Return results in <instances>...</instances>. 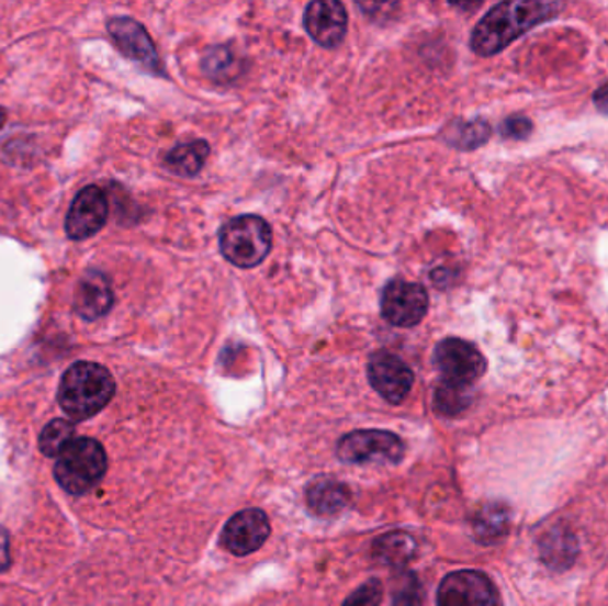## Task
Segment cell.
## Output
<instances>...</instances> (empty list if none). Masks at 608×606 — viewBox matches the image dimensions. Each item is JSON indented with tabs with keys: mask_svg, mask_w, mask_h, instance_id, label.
<instances>
[{
	"mask_svg": "<svg viewBox=\"0 0 608 606\" xmlns=\"http://www.w3.org/2000/svg\"><path fill=\"white\" fill-rule=\"evenodd\" d=\"M306 504L317 516H335L351 504V491L337 479L318 476L306 487Z\"/></svg>",
	"mask_w": 608,
	"mask_h": 606,
	"instance_id": "cell-15",
	"label": "cell"
},
{
	"mask_svg": "<svg viewBox=\"0 0 608 606\" xmlns=\"http://www.w3.org/2000/svg\"><path fill=\"white\" fill-rule=\"evenodd\" d=\"M436 369L441 383L470 390L486 372V358L477 347L461 338H444L435 349Z\"/></svg>",
	"mask_w": 608,
	"mask_h": 606,
	"instance_id": "cell-6",
	"label": "cell"
},
{
	"mask_svg": "<svg viewBox=\"0 0 608 606\" xmlns=\"http://www.w3.org/2000/svg\"><path fill=\"white\" fill-rule=\"evenodd\" d=\"M532 128L533 125L529 117H507L506 122L502 123V136L507 139H527L532 134Z\"/></svg>",
	"mask_w": 608,
	"mask_h": 606,
	"instance_id": "cell-26",
	"label": "cell"
},
{
	"mask_svg": "<svg viewBox=\"0 0 608 606\" xmlns=\"http://www.w3.org/2000/svg\"><path fill=\"white\" fill-rule=\"evenodd\" d=\"M346 5L338 0H315L304 11V29L317 45L338 47L347 34Z\"/></svg>",
	"mask_w": 608,
	"mask_h": 606,
	"instance_id": "cell-12",
	"label": "cell"
},
{
	"mask_svg": "<svg viewBox=\"0 0 608 606\" xmlns=\"http://www.w3.org/2000/svg\"><path fill=\"white\" fill-rule=\"evenodd\" d=\"M559 10L561 4L539 0H516L496 4L487 11L477 27L473 29L470 40L472 50L482 57L495 56L530 29L555 16Z\"/></svg>",
	"mask_w": 608,
	"mask_h": 606,
	"instance_id": "cell-1",
	"label": "cell"
},
{
	"mask_svg": "<svg viewBox=\"0 0 608 606\" xmlns=\"http://www.w3.org/2000/svg\"><path fill=\"white\" fill-rule=\"evenodd\" d=\"M429 312V295L420 283L392 280L381 295V313L384 321L395 327H415Z\"/></svg>",
	"mask_w": 608,
	"mask_h": 606,
	"instance_id": "cell-8",
	"label": "cell"
},
{
	"mask_svg": "<svg viewBox=\"0 0 608 606\" xmlns=\"http://www.w3.org/2000/svg\"><path fill=\"white\" fill-rule=\"evenodd\" d=\"M211 155V146L206 141H192L174 146L166 155V168L178 177H196L205 166L206 157Z\"/></svg>",
	"mask_w": 608,
	"mask_h": 606,
	"instance_id": "cell-18",
	"label": "cell"
},
{
	"mask_svg": "<svg viewBox=\"0 0 608 606\" xmlns=\"http://www.w3.org/2000/svg\"><path fill=\"white\" fill-rule=\"evenodd\" d=\"M76 439V425L68 420H52L40 434V450L47 458H59Z\"/></svg>",
	"mask_w": 608,
	"mask_h": 606,
	"instance_id": "cell-21",
	"label": "cell"
},
{
	"mask_svg": "<svg viewBox=\"0 0 608 606\" xmlns=\"http://www.w3.org/2000/svg\"><path fill=\"white\" fill-rule=\"evenodd\" d=\"M472 396L470 390L463 388L449 386V384L440 383L436 388L435 407L438 413L444 416H458L470 406Z\"/></svg>",
	"mask_w": 608,
	"mask_h": 606,
	"instance_id": "cell-23",
	"label": "cell"
},
{
	"mask_svg": "<svg viewBox=\"0 0 608 606\" xmlns=\"http://www.w3.org/2000/svg\"><path fill=\"white\" fill-rule=\"evenodd\" d=\"M114 295L108 276L100 271H88L80 278L76 290L77 313L85 321H97L113 308Z\"/></svg>",
	"mask_w": 608,
	"mask_h": 606,
	"instance_id": "cell-14",
	"label": "cell"
},
{
	"mask_svg": "<svg viewBox=\"0 0 608 606\" xmlns=\"http://www.w3.org/2000/svg\"><path fill=\"white\" fill-rule=\"evenodd\" d=\"M417 550V541L409 534L390 532L375 539L372 557L380 564L403 568L415 557Z\"/></svg>",
	"mask_w": 608,
	"mask_h": 606,
	"instance_id": "cell-17",
	"label": "cell"
},
{
	"mask_svg": "<svg viewBox=\"0 0 608 606\" xmlns=\"http://www.w3.org/2000/svg\"><path fill=\"white\" fill-rule=\"evenodd\" d=\"M108 471V453L97 439L76 438L57 458L54 475L70 495H85L97 487Z\"/></svg>",
	"mask_w": 608,
	"mask_h": 606,
	"instance_id": "cell-3",
	"label": "cell"
},
{
	"mask_svg": "<svg viewBox=\"0 0 608 606\" xmlns=\"http://www.w3.org/2000/svg\"><path fill=\"white\" fill-rule=\"evenodd\" d=\"M539 551L544 564L550 565L552 570L562 571L573 564L578 548L573 534L567 532L566 528L555 527L541 539Z\"/></svg>",
	"mask_w": 608,
	"mask_h": 606,
	"instance_id": "cell-19",
	"label": "cell"
},
{
	"mask_svg": "<svg viewBox=\"0 0 608 606\" xmlns=\"http://www.w3.org/2000/svg\"><path fill=\"white\" fill-rule=\"evenodd\" d=\"M109 217V201L99 186H88L77 194L66 215V235L85 240L99 234Z\"/></svg>",
	"mask_w": 608,
	"mask_h": 606,
	"instance_id": "cell-11",
	"label": "cell"
},
{
	"mask_svg": "<svg viewBox=\"0 0 608 606\" xmlns=\"http://www.w3.org/2000/svg\"><path fill=\"white\" fill-rule=\"evenodd\" d=\"M271 248L272 229L260 215H239L221 228V252L239 269L260 266Z\"/></svg>",
	"mask_w": 608,
	"mask_h": 606,
	"instance_id": "cell-4",
	"label": "cell"
},
{
	"mask_svg": "<svg viewBox=\"0 0 608 606\" xmlns=\"http://www.w3.org/2000/svg\"><path fill=\"white\" fill-rule=\"evenodd\" d=\"M203 68H205L206 75L217 82L234 79L235 74L239 70L234 52L228 47H214L206 52Z\"/></svg>",
	"mask_w": 608,
	"mask_h": 606,
	"instance_id": "cell-22",
	"label": "cell"
},
{
	"mask_svg": "<svg viewBox=\"0 0 608 606\" xmlns=\"http://www.w3.org/2000/svg\"><path fill=\"white\" fill-rule=\"evenodd\" d=\"M595 105L599 112H604L608 116V82L596 91Z\"/></svg>",
	"mask_w": 608,
	"mask_h": 606,
	"instance_id": "cell-28",
	"label": "cell"
},
{
	"mask_svg": "<svg viewBox=\"0 0 608 606\" xmlns=\"http://www.w3.org/2000/svg\"><path fill=\"white\" fill-rule=\"evenodd\" d=\"M384 587L381 580L370 579L347 597L342 606H380L383 603Z\"/></svg>",
	"mask_w": 608,
	"mask_h": 606,
	"instance_id": "cell-25",
	"label": "cell"
},
{
	"mask_svg": "<svg viewBox=\"0 0 608 606\" xmlns=\"http://www.w3.org/2000/svg\"><path fill=\"white\" fill-rule=\"evenodd\" d=\"M473 536L481 545H495L509 532L510 508L506 504H484L472 518Z\"/></svg>",
	"mask_w": 608,
	"mask_h": 606,
	"instance_id": "cell-16",
	"label": "cell"
},
{
	"mask_svg": "<svg viewBox=\"0 0 608 606\" xmlns=\"http://www.w3.org/2000/svg\"><path fill=\"white\" fill-rule=\"evenodd\" d=\"M271 536V523L262 508H244L229 518L221 534V545L235 557L251 556Z\"/></svg>",
	"mask_w": 608,
	"mask_h": 606,
	"instance_id": "cell-10",
	"label": "cell"
},
{
	"mask_svg": "<svg viewBox=\"0 0 608 606\" xmlns=\"http://www.w3.org/2000/svg\"><path fill=\"white\" fill-rule=\"evenodd\" d=\"M108 29L109 34L116 42L117 48L128 59L145 66L146 70H160L157 48H155L151 37L146 33V29L139 22L128 19V16H116V19L109 20Z\"/></svg>",
	"mask_w": 608,
	"mask_h": 606,
	"instance_id": "cell-13",
	"label": "cell"
},
{
	"mask_svg": "<svg viewBox=\"0 0 608 606\" xmlns=\"http://www.w3.org/2000/svg\"><path fill=\"white\" fill-rule=\"evenodd\" d=\"M436 603L438 606H502V597L487 574L466 570L441 580Z\"/></svg>",
	"mask_w": 608,
	"mask_h": 606,
	"instance_id": "cell-7",
	"label": "cell"
},
{
	"mask_svg": "<svg viewBox=\"0 0 608 606\" xmlns=\"http://www.w3.org/2000/svg\"><path fill=\"white\" fill-rule=\"evenodd\" d=\"M5 123V111L4 109L0 108V128L4 126Z\"/></svg>",
	"mask_w": 608,
	"mask_h": 606,
	"instance_id": "cell-29",
	"label": "cell"
},
{
	"mask_svg": "<svg viewBox=\"0 0 608 606\" xmlns=\"http://www.w3.org/2000/svg\"><path fill=\"white\" fill-rule=\"evenodd\" d=\"M424 591L420 580L413 573H404L398 576L393 587L392 606H421Z\"/></svg>",
	"mask_w": 608,
	"mask_h": 606,
	"instance_id": "cell-24",
	"label": "cell"
},
{
	"mask_svg": "<svg viewBox=\"0 0 608 606\" xmlns=\"http://www.w3.org/2000/svg\"><path fill=\"white\" fill-rule=\"evenodd\" d=\"M492 136V126L486 122H458L447 128L449 145L461 149H473L484 145Z\"/></svg>",
	"mask_w": 608,
	"mask_h": 606,
	"instance_id": "cell-20",
	"label": "cell"
},
{
	"mask_svg": "<svg viewBox=\"0 0 608 606\" xmlns=\"http://www.w3.org/2000/svg\"><path fill=\"white\" fill-rule=\"evenodd\" d=\"M11 565L10 536L0 527V573Z\"/></svg>",
	"mask_w": 608,
	"mask_h": 606,
	"instance_id": "cell-27",
	"label": "cell"
},
{
	"mask_svg": "<svg viewBox=\"0 0 608 606\" xmlns=\"http://www.w3.org/2000/svg\"><path fill=\"white\" fill-rule=\"evenodd\" d=\"M367 373L375 392L393 406L406 401L415 383L413 370L390 350H378L370 356Z\"/></svg>",
	"mask_w": 608,
	"mask_h": 606,
	"instance_id": "cell-9",
	"label": "cell"
},
{
	"mask_svg": "<svg viewBox=\"0 0 608 606\" xmlns=\"http://www.w3.org/2000/svg\"><path fill=\"white\" fill-rule=\"evenodd\" d=\"M116 383L102 364L77 361L66 370L57 401L71 420H88L113 401Z\"/></svg>",
	"mask_w": 608,
	"mask_h": 606,
	"instance_id": "cell-2",
	"label": "cell"
},
{
	"mask_svg": "<svg viewBox=\"0 0 608 606\" xmlns=\"http://www.w3.org/2000/svg\"><path fill=\"white\" fill-rule=\"evenodd\" d=\"M406 445L390 430H352L338 439L337 456L347 464H397Z\"/></svg>",
	"mask_w": 608,
	"mask_h": 606,
	"instance_id": "cell-5",
	"label": "cell"
}]
</instances>
